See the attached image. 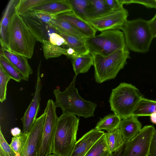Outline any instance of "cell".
<instances>
[{
	"label": "cell",
	"instance_id": "obj_1",
	"mask_svg": "<svg viewBox=\"0 0 156 156\" xmlns=\"http://www.w3.org/2000/svg\"><path fill=\"white\" fill-rule=\"evenodd\" d=\"M76 76L75 75L69 86L63 91H61L59 89L54 90L56 106L62 109V114H73L85 118L93 116L97 105L84 99L79 95L75 87Z\"/></svg>",
	"mask_w": 156,
	"mask_h": 156
},
{
	"label": "cell",
	"instance_id": "obj_2",
	"mask_svg": "<svg viewBox=\"0 0 156 156\" xmlns=\"http://www.w3.org/2000/svg\"><path fill=\"white\" fill-rule=\"evenodd\" d=\"M36 41L22 16L15 12L9 27L6 48L13 52L30 59L34 53Z\"/></svg>",
	"mask_w": 156,
	"mask_h": 156
},
{
	"label": "cell",
	"instance_id": "obj_3",
	"mask_svg": "<svg viewBox=\"0 0 156 156\" xmlns=\"http://www.w3.org/2000/svg\"><path fill=\"white\" fill-rule=\"evenodd\" d=\"M79 119L75 115L62 114L58 117L52 154L69 156L76 142Z\"/></svg>",
	"mask_w": 156,
	"mask_h": 156
},
{
	"label": "cell",
	"instance_id": "obj_4",
	"mask_svg": "<svg viewBox=\"0 0 156 156\" xmlns=\"http://www.w3.org/2000/svg\"><path fill=\"white\" fill-rule=\"evenodd\" d=\"M143 97L139 89L131 84L122 83L112 90L109 102L111 110L122 119L132 115Z\"/></svg>",
	"mask_w": 156,
	"mask_h": 156
},
{
	"label": "cell",
	"instance_id": "obj_5",
	"mask_svg": "<svg viewBox=\"0 0 156 156\" xmlns=\"http://www.w3.org/2000/svg\"><path fill=\"white\" fill-rule=\"evenodd\" d=\"M121 30L124 34L126 45L128 49L141 53L148 51L154 38L148 21L141 18L127 20Z\"/></svg>",
	"mask_w": 156,
	"mask_h": 156
},
{
	"label": "cell",
	"instance_id": "obj_6",
	"mask_svg": "<svg viewBox=\"0 0 156 156\" xmlns=\"http://www.w3.org/2000/svg\"><path fill=\"white\" fill-rule=\"evenodd\" d=\"M127 47L118 50L106 56L92 55L94 59L95 81L101 83L114 79L119 72L123 69L130 58Z\"/></svg>",
	"mask_w": 156,
	"mask_h": 156
},
{
	"label": "cell",
	"instance_id": "obj_7",
	"mask_svg": "<svg viewBox=\"0 0 156 156\" xmlns=\"http://www.w3.org/2000/svg\"><path fill=\"white\" fill-rule=\"evenodd\" d=\"M86 41L91 55L106 56L126 46L123 32L120 30H108L86 38Z\"/></svg>",
	"mask_w": 156,
	"mask_h": 156
},
{
	"label": "cell",
	"instance_id": "obj_8",
	"mask_svg": "<svg viewBox=\"0 0 156 156\" xmlns=\"http://www.w3.org/2000/svg\"><path fill=\"white\" fill-rule=\"evenodd\" d=\"M56 108L55 102L52 99H49L44 111L46 116L37 156H48L52 154L58 118Z\"/></svg>",
	"mask_w": 156,
	"mask_h": 156
},
{
	"label": "cell",
	"instance_id": "obj_9",
	"mask_svg": "<svg viewBox=\"0 0 156 156\" xmlns=\"http://www.w3.org/2000/svg\"><path fill=\"white\" fill-rule=\"evenodd\" d=\"M155 130L153 125L142 128L136 136L126 143V156H148Z\"/></svg>",
	"mask_w": 156,
	"mask_h": 156
},
{
	"label": "cell",
	"instance_id": "obj_10",
	"mask_svg": "<svg viewBox=\"0 0 156 156\" xmlns=\"http://www.w3.org/2000/svg\"><path fill=\"white\" fill-rule=\"evenodd\" d=\"M129 13L124 8L112 11L99 17L86 20L97 30H120L127 20Z\"/></svg>",
	"mask_w": 156,
	"mask_h": 156
},
{
	"label": "cell",
	"instance_id": "obj_11",
	"mask_svg": "<svg viewBox=\"0 0 156 156\" xmlns=\"http://www.w3.org/2000/svg\"><path fill=\"white\" fill-rule=\"evenodd\" d=\"M46 116L45 112L37 118L20 152L16 156H37Z\"/></svg>",
	"mask_w": 156,
	"mask_h": 156
},
{
	"label": "cell",
	"instance_id": "obj_12",
	"mask_svg": "<svg viewBox=\"0 0 156 156\" xmlns=\"http://www.w3.org/2000/svg\"><path fill=\"white\" fill-rule=\"evenodd\" d=\"M40 63L37 69V79L35 87V92L33 98L28 107L21 118L23 123L22 132L28 133L32 128L40 110L41 101V91L42 84L40 77Z\"/></svg>",
	"mask_w": 156,
	"mask_h": 156
},
{
	"label": "cell",
	"instance_id": "obj_13",
	"mask_svg": "<svg viewBox=\"0 0 156 156\" xmlns=\"http://www.w3.org/2000/svg\"><path fill=\"white\" fill-rule=\"evenodd\" d=\"M36 41L42 43L43 40L49 41L53 33L59 34L51 25L46 23L27 13L21 16Z\"/></svg>",
	"mask_w": 156,
	"mask_h": 156
},
{
	"label": "cell",
	"instance_id": "obj_14",
	"mask_svg": "<svg viewBox=\"0 0 156 156\" xmlns=\"http://www.w3.org/2000/svg\"><path fill=\"white\" fill-rule=\"evenodd\" d=\"M1 45L0 54L3 55L16 68L23 80L28 81L30 76L33 72L28 63V58L9 51L3 45Z\"/></svg>",
	"mask_w": 156,
	"mask_h": 156
},
{
	"label": "cell",
	"instance_id": "obj_15",
	"mask_svg": "<svg viewBox=\"0 0 156 156\" xmlns=\"http://www.w3.org/2000/svg\"><path fill=\"white\" fill-rule=\"evenodd\" d=\"M95 128L91 129L76 142L69 156H85L95 143L105 134Z\"/></svg>",
	"mask_w": 156,
	"mask_h": 156
},
{
	"label": "cell",
	"instance_id": "obj_16",
	"mask_svg": "<svg viewBox=\"0 0 156 156\" xmlns=\"http://www.w3.org/2000/svg\"><path fill=\"white\" fill-rule=\"evenodd\" d=\"M55 18L70 23L86 38L95 36L97 30L86 20L79 17L72 11L61 14L55 16Z\"/></svg>",
	"mask_w": 156,
	"mask_h": 156
},
{
	"label": "cell",
	"instance_id": "obj_17",
	"mask_svg": "<svg viewBox=\"0 0 156 156\" xmlns=\"http://www.w3.org/2000/svg\"><path fill=\"white\" fill-rule=\"evenodd\" d=\"M142 126L141 123L135 116L132 115L121 120L119 128L125 143L136 136L141 129Z\"/></svg>",
	"mask_w": 156,
	"mask_h": 156
},
{
	"label": "cell",
	"instance_id": "obj_18",
	"mask_svg": "<svg viewBox=\"0 0 156 156\" xmlns=\"http://www.w3.org/2000/svg\"><path fill=\"white\" fill-rule=\"evenodd\" d=\"M30 10L45 12L55 16L62 13L72 11V8L67 0H50Z\"/></svg>",
	"mask_w": 156,
	"mask_h": 156
},
{
	"label": "cell",
	"instance_id": "obj_19",
	"mask_svg": "<svg viewBox=\"0 0 156 156\" xmlns=\"http://www.w3.org/2000/svg\"><path fill=\"white\" fill-rule=\"evenodd\" d=\"M19 0H11L8 2L0 21V43L7 46V34L12 16L15 12Z\"/></svg>",
	"mask_w": 156,
	"mask_h": 156
},
{
	"label": "cell",
	"instance_id": "obj_20",
	"mask_svg": "<svg viewBox=\"0 0 156 156\" xmlns=\"http://www.w3.org/2000/svg\"><path fill=\"white\" fill-rule=\"evenodd\" d=\"M59 34L66 40L67 43L64 46L66 48L73 49L79 55H86L90 53L86 41V39L79 38L70 34L58 30Z\"/></svg>",
	"mask_w": 156,
	"mask_h": 156
},
{
	"label": "cell",
	"instance_id": "obj_21",
	"mask_svg": "<svg viewBox=\"0 0 156 156\" xmlns=\"http://www.w3.org/2000/svg\"><path fill=\"white\" fill-rule=\"evenodd\" d=\"M89 0L85 20L99 17L112 11L106 5L105 0Z\"/></svg>",
	"mask_w": 156,
	"mask_h": 156
},
{
	"label": "cell",
	"instance_id": "obj_22",
	"mask_svg": "<svg viewBox=\"0 0 156 156\" xmlns=\"http://www.w3.org/2000/svg\"><path fill=\"white\" fill-rule=\"evenodd\" d=\"M72 63L75 75L87 72L91 66L93 65L94 59L90 53L79 55L72 60Z\"/></svg>",
	"mask_w": 156,
	"mask_h": 156
},
{
	"label": "cell",
	"instance_id": "obj_23",
	"mask_svg": "<svg viewBox=\"0 0 156 156\" xmlns=\"http://www.w3.org/2000/svg\"><path fill=\"white\" fill-rule=\"evenodd\" d=\"M156 112V101L143 97L137 105L132 115L137 117L150 116Z\"/></svg>",
	"mask_w": 156,
	"mask_h": 156
},
{
	"label": "cell",
	"instance_id": "obj_24",
	"mask_svg": "<svg viewBox=\"0 0 156 156\" xmlns=\"http://www.w3.org/2000/svg\"><path fill=\"white\" fill-rule=\"evenodd\" d=\"M121 119L115 114H110L101 119L95 129L97 130H105L108 133L113 132L119 128Z\"/></svg>",
	"mask_w": 156,
	"mask_h": 156
},
{
	"label": "cell",
	"instance_id": "obj_25",
	"mask_svg": "<svg viewBox=\"0 0 156 156\" xmlns=\"http://www.w3.org/2000/svg\"><path fill=\"white\" fill-rule=\"evenodd\" d=\"M105 135L106 143L112 153L118 151L125 143L119 128L112 132L105 133Z\"/></svg>",
	"mask_w": 156,
	"mask_h": 156
},
{
	"label": "cell",
	"instance_id": "obj_26",
	"mask_svg": "<svg viewBox=\"0 0 156 156\" xmlns=\"http://www.w3.org/2000/svg\"><path fill=\"white\" fill-rule=\"evenodd\" d=\"M50 24L57 31L60 30L80 38L85 39V37L70 23L65 20L55 18L50 21Z\"/></svg>",
	"mask_w": 156,
	"mask_h": 156
},
{
	"label": "cell",
	"instance_id": "obj_27",
	"mask_svg": "<svg viewBox=\"0 0 156 156\" xmlns=\"http://www.w3.org/2000/svg\"><path fill=\"white\" fill-rule=\"evenodd\" d=\"M112 154L106 143L105 133L90 148L85 156H109Z\"/></svg>",
	"mask_w": 156,
	"mask_h": 156
},
{
	"label": "cell",
	"instance_id": "obj_28",
	"mask_svg": "<svg viewBox=\"0 0 156 156\" xmlns=\"http://www.w3.org/2000/svg\"><path fill=\"white\" fill-rule=\"evenodd\" d=\"M42 44L44 56L46 59L58 57L63 55H66V48L55 45L48 41L43 40Z\"/></svg>",
	"mask_w": 156,
	"mask_h": 156
},
{
	"label": "cell",
	"instance_id": "obj_29",
	"mask_svg": "<svg viewBox=\"0 0 156 156\" xmlns=\"http://www.w3.org/2000/svg\"><path fill=\"white\" fill-rule=\"evenodd\" d=\"M0 66L9 77L17 82H20L22 77L16 68L2 54H0Z\"/></svg>",
	"mask_w": 156,
	"mask_h": 156
},
{
	"label": "cell",
	"instance_id": "obj_30",
	"mask_svg": "<svg viewBox=\"0 0 156 156\" xmlns=\"http://www.w3.org/2000/svg\"><path fill=\"white\" fill-rule=\"evenodd\" d=\"M50 0H20L15 7V12L22 16L31 9L48 2Z\"/></svg>",
	"mask_w": 156,
	"mask_h": 156
},
{
	"label": "cell",
	"instance_id": "obj_31",
	"mask_svg": "<svg viewBox=\"0 0 156 156\" xmlns=\"http://www.w3.org/2000/svg\"><path fill=\"white\" fill-rule=\"evenodd\" d=\"M72 8V12L80 18L85 20L86 10L89 0H67Z\"/></svg>",
	"mask_w": 156,
	"mask_h": 156
},
{
	"label": "cell",
	"instance_id": "obj_32",
	"mask_svg": "<svg viewBox=\"0 0 156 156\" xmlns=\"http://www.w3.org/2000/svg\"><path fill=\"white\" fill-rule=\"evenodd\" d=\"M28 133L21 132L19 135L13 136L9 144L12 149L16 154H19L23 147L27 138Z\"/></svg>",
	"mask_w": 156,
	"mask_h": 156
},
{
	"label": "cell",
	"instance_id": "obj_33",
	"mask_svg": "<svg viewBox=\"0 0 156 156\" xmlns=\"http://www.w3.org/2000/svg\"><path fill=\"white\" fill-rule=\"evenodd\" d=\"M11 78L0 66V101L3 102L6 99L7 85Z\"/></svg>",
	"mask_w": 156,
	"mask_h": 156
},
{
	"label": "cell",
	"instance_id": "obj_34",
	"mask_svg": "<svg viewBox=\"0 0 156 156\" xmlns=\"http://www.w3.org/2000/svg\"><path fill=\"white\" fill-rule=\"evenodd\" d=\"M16 154L7 142L0 128V156H16Z\"/></svg>",
	"mask_w": 156,
	"mask_h": 156
},
{
	"label": "cell",
	"instance_id": "obj_35",
	"mask_svg": "<svg viewBox=\"0 0 156 156\" xmlns=\"http://www.w3.org/2000/svg\"><path fill=\"white\" fill-rule=\"evenodd\" d=\"M27 13L43 22L49 24H50L51 21L55 17V16L50 14L41 11L30 10Z\"/></svg>",
	"mask_w": 156,
	"mask_h": 156
},
{
	"label": "cell",
	"instance_id": "obj_36",
	"mask_svg": "<svg viewBox=\"0 0 156 156\" xmlns=\"http://www.w3.org/2000/svg\"><path fill=\"white\" fill-rule=\"evenodd\" d=\"M49 41L55 45L65 46L67 43L66 40L59 34L53 33L50 35Z\"/></svg>",
	"mask_w": 156,
	"mask_h": 156
},
{
	"label": "cell",
	"instance_id": "obj_37",
	"mask_svg": "<svg viewBox=\"0 0 156 156\" xmlns=\"http://www.w3.org/2000/svg\"><path fill=\"white\" fill-rule=\"evenodd\" d=\"M107 6L112 11H116L123 8V5L118 0H105Z\"/></svg>",
	"mask_w": 156,
	"mask_h": 156
},
{
	"label": "cell",
	"instance_id": "obj_38",
	"mask_svg": "<svg viewBox=\"0 0 156 156\" xmlns=\"http://www.w3.org/2000/svg\"><path fill=\"white\" fill-rule=\"evenodd\" d=\"M132 3L141 4L148 8H156V0H132Z\"/></svg>",
	"mask_w": 156,
	"mask_h": 156
},
{
	"label": "cell",
	"instance_id": "obj_39",
	"mask_svg": "<svg viewBox=\"0 0 156 156\" xmlns=\"http://www.w3.org/2000/svg\"><path fill=\"white\" fill-rule=\"evenodd\" d=\"M148 156H156V129L155 131L152 139Z\"/></svg>",
	"mask_w": 156,
	"mask_h": 156
},
{
	"label": "cell",
	"instance_id": "obj_40",
	"mask_svg": "<svg viewBox=\"0 0 156 156\" xmlns=\"http://www.w3.org/2000/svg\"><path fill=\"white\" fill-rule=\"evenodd\" d=\"M150 28L154 38L156 37V13L151 20L148 21Z\"/></svg>",
	"mask_w": 156,
	"mask_h": 156
},
{
	"label": "cell",
	"instance_id": "obj_41",
	"mask_svg": "<svg viewBox=\"0 0 156 156\" xmlns=\"http://www.w3.org/2000/svg\"><path fill=\"white\" fill-rule=\"evenodd\" d=\"M126 143L117 151L112 153L109 156H126Z\"/></svg>",
	"mask_w": 156,
	"mask_h": 156
},
{
	"label": "cell",
	"instance_id": "obj_42",
	"mask_svg": "<svg viewBox=\"0 0 156 156\" xmlns=\"http://www.w3.org/2000/svg\"><path fill=\"white\" fill-rule=\"evenodd\" d=\"M66 49L67 52L66 56L72 60L79 55L73 49L70 48Z\"/></svg>",
	"mask_w": 156,
	"mask_h": 156
},
{
	"label": "cell",
	"instance_id": "obj_43",
	"mask_svg": "<svg viewBox=\"0 0 156 156\" xmlns=\"http://www.w3.org/2000/svg\"><path fill=\"white\" fill-rule=\"evenodd\" d=\"M21 132L20 129L18 127L14 128L11 130V133L13 136L19 135Z\"/></svg>",
	"mask_w": 156,
	"mask_h": 156
},
{
	"label": "cell",
	"instance_id": "obj_44",
	"mask_svg": "<svg viewBox=\"0 0 156 156\" xmlns=\"http://www.w3.org/2000/svg\"><path fill=\"white\" fill-rule=\"evenodd\" d=\"M150 116L151 122L154 124H156V112L152 114Z\"/></svg>",
	"mask_w": 156,
	"mask_h": 156
},
{
	"label": "cell",
	"instance_id": "obj_45",
	"mask_svg": "<svg viewBox=\"0 0 156 156\" xmlns=\"http://www.w3.org/2000/svg\"><path fill=\"white\" fill-rule=\"evenodd\" d=\"M48 156H56L55 154H50V155H48Z\"/></svg>",
	"mask_w": 156,
	"mask_h": 156
}]
</instances>
